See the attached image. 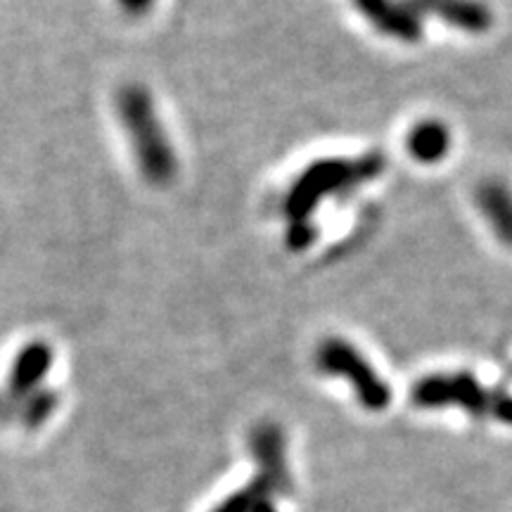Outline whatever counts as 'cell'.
<instances>
[{
	"mask_svg": "<svg viewBox=\"0 0 512 512\" xmlns=\"http://www.w3.org/2000/svg\"><path fill=\"white\" fill-rule=\"evenodd\" d=\"M384 169L380 155L363 157H325L306 166L294 178L283 202V214L290 221L287 242L292 249H306L313 240L311 216L316 214L318 204L342 192L354 190L358 185L373 181Z\"/></svg>",
	"mask_w": 512,
	"mask_h": 512,
	"instance_id": "1",
	"label": "cell"
},
{
	"mask_svg": "<svg viewBox=\"0 0 512 512\" xmlns=\"http://www.w3.org/2000/svg\"><path fill=\"white\" fill-rule=\"evenodd\" d=\"M117 110L145 181L155 185L174 181L178 171L176 150L169 136H166V128L159 119L157 105L150 91L138 86V83L124 86L117 95Z\"/></svg>",
	"mask_w": 512,
	"mask_h": 512,
	"instance_id": "2",
	"label": "cell"
},
{
	"mask_svg": "<svg viewBox=\"0 0 512 512\" xmlns=\"http://www.w3.org/2000/svg\"><path fill=\"white\" fill-rule=\"evenodd\" d=\"M316 368L328 377H339L354 389L358 403L368 411H384L392 401V389L373 363L349 339L328 337L316 349Z\"/></svg>",
	"mask_w": 512,
	"mask_h": 512,
	"instance_id": "3",
	"label": "cell"
},
{
	"mask_svg": "<svg viewBox=\"0 0 512 512\" xmlns=\"http://www.w3.org/2000/svg\"><path fill=\"white\" fill-rule=\"evenodd\" d=\"M413 399L425 408L458 406L475 413H484L491 403L489 392L470 373H437L422 377L415 384Z\"/></svg>",
	"mask_w": 512,
	"mask_h": 512,
	"instance_id": "4",
	"label": "cell"
},
{
	"mask_svg": "<svg viewBox=\"0 0 512 512\" xmlns=\"http://www.w3.org/2000/svg\"><path fill=\"white\" fill-rule=\"evenodd\" d=\"M53 349L46 342H29L15 356L10 368V396L12 401H24L36 389H41V382L46 380L50 368H53Z\"/></svg>",
	"mask_w": 512,
	"mask_h": 512,
	"instance_id": "5",
	"label": "cell"
},
{
	"mask_svg": "<svg viewBox=\"0 0 512 512\" xmlns=\"http://www.w3.org/2000/svg\"><path fill=\"white\" fill-rule=\"evenodd\" d=\"M354 5L384 36L396 38V41L420 38V19L408 5L396 3V0H354Z\"/></svg>",
	"mask_w": 512,
	"mask_h": 512,
	"instance_id": "6",
	"label": "cell"
},
{
	"mask_svg": "<svg viewBox=\"0 0 512 512\" xmlns=\"http://www.w3.org/2000/svg\"><path fill=\"white\" fill-rule=\"evenodd\" d=\"M477 207L491 233L512 247V190L503 181H486L477 188Z\"/></svg>",
	"mask_w": 512,
	"mask_h": 512,
	"instance_id": "7",
	"label": "cell"
},
{
	"mask_svg": "<svg viewBox=\"0 0 512 512\" xmlns=\"http://www.w3.org/2000/svg\"><path fill=\"white\" fill-rule=\"evenodd\" d=\"M453 136L446 124L437 119L418 121L406 136V150L415 162L420 164H439L444 162L451 152Z\"/></svg>",
	"mask_w": 512,
	"mask_h": 512,
	"instance_id": "8",
	"label": "cell"
},
{
	"mask_svg": "<svg viewBox=\"0 0 512 512\" xmlns=\"http://www.w3.org/2000/svg\"><path fill=\"white\" fill-rule=\"evenodd\" d=\"M422 12H432L451 27L463 31H486L491 27V15L486 5L477 0H415Z\"/></svg>",
	"mask_w": 512,
	"mask_h": 512,
	"instance_id": "9",
	"label": "cell"
},
{
	"mask_svg": "<svg viewBox=\"0 0 512 512\" xmlns=\"http://www.w3.org/2000/svg\"><path fill=\"white\" fill-rule=\"evenodd\" d=\"M22 408H19V420L27 430H38L48 422L50 415L57 411L60 406V396L55 392H48V389H36L34 394H29L27 399L19 401Z\"/></svg>",
	"mask_w": 512,
	"mask_h": 512,
	"instance_id": "10",
	"label": "cell"
},
{
	"mask_svg": "<svg viewBox=\"0 0 512 512\" xmlns=\"http://www.w3.org/2000/svg\"><path fill=\"white\" fill-rule=\"evenodd\" d=\"M152 3H155V0H119V5L128 12V15H143V12L152 8Z\"/></svg>",
	"mask_w": 512,
	"mask_h": 512,
	"instance_id": "11",
	"label": "cell"
}]
</instances>
